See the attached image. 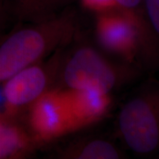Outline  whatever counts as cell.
Segmentation results:
<instances>
[{
  "instance_id": "30bf717a",
  "label": "cell",
  "mask_w": 159,
  "mask_h": 159,
  "mask_svg": "<svg viewBox=\"0 0 159 159\" xmlns=\"http://www.w3.org/2000/svg\"><path fill=\"white\" fill-rule=\"evenodd\" d=\"M75 0H5L8 11L21 24L35 23L55 17Z\"/></svg>"
},
{
  "instance_id": "7c38bea8",
  "label": "cell",
  "mask_w": 159,
  "mask_h": 159,
  "mask_svg": "<svg viewBox=\"0 0 159 159\" xmlns=\"http://www.w3.org/2000/svg\"><path fill=\"white\" fill-rule=\"evenodd\" d=\"M144 5L149 24L159 39V0H144Z\"/></svg>"
},
{
  "instance_id": "7a4b0ae2",
  "label": "cell",
  "mask_w": 159,
  "mask_h": 159,
  "mask_svg": "<svg viewBox=\"0 0 159 159\" xmlns=\"http://www.w3.org/2000/svg\"><path fill=\"white\" fill-rule=\"evenodd\" d=\"M140 66L114 61L93 47L81 45L61 57L57 80L59 89L111 94L140 77Z\"/></svg>"
},
{
  "instance_id": "ba28073f",
  "label": "cell",
  "mask_w": 159,
  "mask_h": 159,
  "mask_svg": "<svg viewBox=\"0 0 159 159\" xmlns=\"http://www.w3.org/2000/svg\"><path fill=\"white\" fill-rule=\"evenodd\" d=\"M117 8L128 16L136 27L141 57L147 61L159 58V39L151 28L144 9V0H114Z\"/></svg>"
},
{
  "instance_id": "5b68a950",
  "label": "cell",
  "mask_w": 159,
  "mask_h": 159,
  "mask_svg": "<svg viewBox=\"0 0 159 159\" xmlns=\"http://www.w3.org/2000/svg\"><path fill=\"white\" fill-rule=\"evenodd\" d=\"M28 124L30 133L38 144L75 131L62 89H50L30 106Z\"/></svg>"
},
{
  "instance_id": "9c48e42d",
  "label": "cell",
  "mask_w": 159,
  "mask_h": 159,
  "mask_svg": "<svg viewBox=\"0 0 159 159\" xmlns=\"http://www.w3.org/2000/svg\"><path fill=\"white\" fill-rule=\"evenodd\" d=\"M37 143L29 130L14 117L0 114V159H19L29 156Z\"/></svg>"
},
{
  "instance_id": "8992f818",
  "label": "cell",
  "mask_w": 159,
  "mask_h": 159,
  "mask_svg": "<svg viewBox=\"0 0 159 159\" xmlns=\"http://www.w3.org/2000/svg\"><path fill=\"white\" fill-rule=\"evenodd\" d=\"M95 35L97 42L104 50L119 57L121 61L142 68L136 27L118 8L97 13Z\"/></svg>"
},
{
  "instance_id": "3957f363",
  "label": "cell",
  "mask_w": 159,
  "mask_h": 159,
  "mask_svg": "<svg viewBox=\"0 0 159 159\" xmlns=\"http://www.w3.org/2000/svg\"><path fill=\"white\" fill-rule=\"evenodd\" d=\"M121 138L134 153L159 152V81L152 80L131 97L118 117Z\"/></svg>"
},
{
  "instance_id": "4fadbf2b",
  "label": "cell",
  "mask_w": 159,
  "mask_h": 159,
  "mask_svg": "<svg viewBox=\"0 0 159 159\" xmlns=\"http://www.w3.org/2000/svg\"><path fill=\"white\" fill-rule=\"evenodd\" d=\"M5 13H6V7H5V0H0V27H1L2 23Z\"/></svg>"
},
{
  "instance_id": "52a82bcc",
  "label": "cell",
  "mask_w": 159,
  "mask_h": 159,
  "mask_svg": "<svg viewBox=\"0 0 159 159\" xmlns=\"http://www.w3.org/2000/svg\"><path fill=\"white\" fill-rule=\"evenodd\" d=\"M61 89L75 131L102 120L112 105L111 94L85 90Z\"/></svg>"
},
{
  "instance_id": "8fae6325",
  "label": "cell",
  "mask_w": 159,
  "mask_h": 159,
  "mask_svg": "<svg viewBox=\"0 0 159 159\" xmlns=\"http://www.w3.org/2000/svg\"><path fill=\"white\" fill-rule=\"evenodd\" d=\"M66 159H119L124 154L114 144L102 139H87L69 144L60 152Z\"/></svg>"
},
{
  "instance_id": "6da1fadb",
  "label": "cell",
  "mask_w": 159,
  "mask_h": 159,
  "mask_svg": "<svg viewBox=\"0 0 159 159\" xmlns=\"http://www.w3.org/2000/svg\"><path fill=\"white\" fill-rule=\"evenodd\" d=\"M22 25L0 42V84L61 50L72 42L78 31L77 13L69 7L49 19Z\"/></svg>"
},
{
  "instance_id": "277c9868",
  "label": "cell",
  "mask_w": 159,
  "mask_h": 159,
  "mask_svg": "<svg viewBox=\"0 0 159 159\" xmlns=\"http://www.w3.org/2000/svg\"><path fill=\"white\" fill-rule=\"evenodd\" d=\"M52 56L47 63L40 61L21 69L2 83L5 114L15 117L53 89L62 55L58 50Z\"/></svg>"
}]
</instances>
